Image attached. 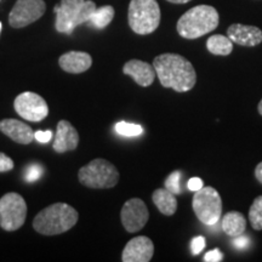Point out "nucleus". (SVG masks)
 I'll list each match as a JSON object with an SVG mask.
<instances>
[{
  "label": "nucleus",
  "mask_w": 262,
  "mask_h": 262,
  "mask_svg": "<svg viewBox=\"0 0 262 262\" xmlns=\"http://www.w3.org/2000/svg\"><path fill=\"white\" fill-rule=\"evenodd\" d=\"M258 113H260L261 114V116H262V100L260 101V102H258Z\"/></svg>",
  "instance_id": "72a5a7b5"
},
{
  "label": "nucleus",
  "mask_w": 262,
  "mask_h": 262,
  "mask_svg": "<svg viewBox=\"0 0 262 262\" xmlns=\"http://www.w3.org/2000/svg\"><path fill=\"white\" fill-rule=\"evenodd\" d=\"M0 31H2V22H0Z\"/></svg>",
  "instance_id": "f704fd0d"
},
{
  "label": "nucleus",
  "mask_w": 262,
  "mask_h": 262,
  "mask_svg": "<svg viewBox=\"0 0 262 262\" xmlns=\"http://www.w3.org/2000/svg\"><path fill=\"white\" fill-rule=\"evenodd\" d=\"M222 231L225 232L228 237L235 238L242 235L247 228V220L243 214L238 211H229L222 217L221 221Z\"/></svg>",
  "instance_id": "a211bd4d"
},
{
  "label": "nucleus",
  "mask_w": 262,
  "mask_h": 262,
  "mask_svg": "<svg viewBox=\"0 0 262 262\" xmlns=\"http://www.w3.org/2000/svg\"><path fill=\"white\" fill-rule=\"evenodd\" d=\"M27 217V204L18 193H6L0 198V227L4 231H17Z\"/></svg>",
  "instance_id": "6e6552de"
},
{
  "label": "nucleus",
  "mask_w": 262,
  "mask_h": 262,
  "mask_svg": "<svg viewBox=\"0 0 262 262\" xmlns=\"http://www.w3.org/2000/svg\"><path fill=\"white\" fill-rule=\"evenodd\" d=\"M255 178H256L257 181L262 185V162L258 164L256 169H255Z\"/></svg>",
  "instance_id": "2f4dec72"
},
{
  "label": "nucleus",
  "mask_w": 262,
  "mask_h": 262,
  "mask_svg": "<svg viewBox=\"0 0 262 262\" xmlns=\"http://www.w3.org/2000/svg\"><path fill=\"white\" fill-rule=\"evenodd\" d=\"M78 179L85 187L95 189L112 188L119 181V172L112 163L97 158L80 168Z\"/></svg>",
  "instance_id": "423d86ee"
},
{
  "label": "nucleus",
  "mask_w": 262,
  "mask_h": 262,
  "mask_svg": "<svg viewBox=\"0 0 262 262\" xmlns=\"http://www.w3.org/2000/svg\"><path fill=\"white\" fill-rule=\"evenodd\" d=\"M249 244H250V242H249V238L243 237V234L235 237V239L233 241V245L237 249H245V248L249 247Z\"/></svg>",
  "instance_id": "7c9ffc66"
},
{
  "label": "nucleus",
  "mask_w": 262,
  "mask_h": 262,
  "mask_svg": "<svg viewBox=\"0 0 262 262\" xmlns=\"http://www.w3.org/2000/svg\"><path fill=\"white\" fill-rule=\"evenodd\" d=\"M227 37L242 47H256L262 42V31L255 26L234 24L228 27Z\"/></svg>",
  "instance_id": "ddd939ff"
},
{
  "label": "nucleus",
  "mask_w": 262,
  "mask_h": 262,
  "mask_svg": "<svg viewBox=\"0 0 262 262\" xmlns=\"http://www.w3.org/2000/svg\"><path fill=\"white\" fill-rule=\"evenodd\" d=\"M124 74L130 75L136 84L140 86L147 88L150 86L155 81L156 71L152 64L147 63L141 60H130L127 61L123 67Z\"/></svg>",
  "instance_id": "dca6fc26"
},
{
  "label": "nucleus",
  "mask_w": 262,
  "mask_h": 262,
  "mask_svg": "<svg viewBox=\"0 0 262 262\" xmlns=\"http://www.w3.org/2000/svg\"><path fill=\"white\" fill-rule=\"evenodd\" d=\"M187 187L189 191L196 192L203 187V181L199 178H192L187 183Z\"/></svg>",
  "instance_id": "c756f323"
},
{
  "label": "nucleus",
  "mask_w": 262,
  "mask_h": 262,
  "mask_svg": "<svg viewBox=\"0 0 262 262\" xmlns=\"http://www.w3.org/2000/svg\"><path fill=\"white\" fill-rule=\"evenodd\" d=\"M47 11L44 0H17L9 14V25L12 28H24L38 21Z\"/></svg>",
  "instance_id": "1a4fd4ad"
},
{
  "label": "nucleus",
  "mask_w": 262,
  "mask_h": 262,
  "mask_svg": "<svg viewBox=\"0 0 262 262\" xmlns=\"http://www.w3.org/2000/svg\"><path fill=\"white\" fill-rule=\"evenodd\" d=\"M127 19L130 28L136 34L153 33L160 24V8L157 0H131Z\"/></svg>",
  "instance_id": "39448f33"
},
{
  "label": "nucleus",
  "mask_w": 262,
  "mask_h": 262,
  "mask_svg": "<svg viewBox=\"0 0 262 262\" xmlns=\"http://www.w3.org/2000/svg\"><path fill=\"white\" fill-rule=\"evenodd\" d=\"M180 181H181V172L173 171L165 180V188L172 192L173 194H180L182 192Z\"/></svg>",
  "instance_id": "b1692460"
},
{
  "label": "nucleus",
  "mask_w": 262,
  "mask_h": 262,
  "mask_svg": "<svg viewBox=\"0 0 262 262\" xmlns=\"http://www.w3.org/2000/svg\"><path fill=\"white\" fill-rule=\"evenodd\" d=\"M155 254V245L148 237L140 235L125 245L122 254L123 262H148Z\"/></svg>",
  "instance_id": "f8f14e48"
},
{
  "label": "nucleus",
  "mask_w": 262,
  "mask_h": 262,
  "mask_svg": "<svg viewBox=\"0 0 262 262\" xmlns=\"http://www.w3.org/2000/svg\"><path fill=\"white\" fill-rule=\"evenodd\" d=\"M169 3H172V4H186V3L191 2V0H168Z\"/></svg>",
  "instance_id": "473e14b6"
},
{
  "label": "nucleus",
  "mask_w": 262,
  "mask_h": 262,
  "mask_svg": "<svg viewBox=\"0 0 262 262\" xmlns=\"http://www.w3.org/2000/svg\"><path fill=\"white\" fill-rule=\"evenodd\" d=\"M14 107L16 113L28 122H41L48 117L49 106L40 95L25 91L15 98Z\"/></svg>",
  "instance_id": "9d476101"
},
{
  "label": "nucleus",
  "mask_w": 262,
  "mask_h": 262,
  "mask_svg": "<svg viewBox=\"0 0 262 262\" xmlns=\"http://www.w3.org/2000/svg\"><path fill=\"white\" fill-rule=\"evenodd\" d=\"M249 220L253 226L254 229L261 231L262 229V195H258L255 198L253 204L249 210Z\"/></svg>",
  "instance_id": "4be33fe9"
},
{
  "label": "nucleus",
  "mask_w": 262,
  "mask_h": 262,
  "mask_svg": "<svg viewBox=\"0 0 262 262\" xmlns=\"http://www.w3.org/2000/svg\"><path fill=\"white\" fill-rule=\"evenodd\" d=\"M52 137V131L47 130V131H42V130H38L34 131V139L38 141V142L41 143H47L49 141L51 140Z\"/></svg>",
  "instance_id": "c85d7f7f"
},
{
  "label": "nucleus",
  "mask_w": 262,
  "mask_h": 262,
  "mask_svg": "<svg viewBox=\"0 0 262 262\" xmlns=\"http://www.w3.org/2000/svg\"><path fill=\"white\" fill-rule=\"evenodd\" d=\"M78 211L66 203H55L42 209L33 220V228L44 235H56L73 228L78 222Z\"/></svg>",
  "instance_id": "f03ea898"
},
{
  "label": "nucleus",
  "mask_w": 262,
  "mask_h": 262,
  "mask_svg": "<svg viewBox=\"0 0 262 262\" xmlns=\"http://www.w3.org/2000/svg\"><path fill=\"white\" fill-rule=\"evenodd\" d=\"M120 219L126 232L136 233L148 222L149 212L142 199L131 198L123 205Z\"/></svg>",
  "instance_id": "9b49d317"
},
{
  "label": "nucleus",
  "mask_w": 262,
  "mask_h": 262,
  "mask_svg": "<svg viewBox=\"0 0 262 262\" xmlns=\"http://www.w3.org/2000/svg\"><path fill=\"white\" fill-rule=\"evenodd\" d=\"M79 145V134L75 127L67 120H60L57 124L56 136L54 141V149L57 153L74 150Z\"/></svg>",
  "instance_id": "4468645a"
},
{
  "label": "nucleus",
  "mask_w": 262,
  "mask_h": 262,
  "mask_svg": "<svg viewBox=\"0 0 262 262\" xmlns=\"http://www.w3.org/2000/svg\"><path fill=\"white\" fill-rule=\"evenodd\" d=\"M152 199L158 210L165 216H171L178 210V199L175 194L166 188L156 189Z\"/></svg>",
  "instance_id": "6ab92c4d"
},
{
  "label": "nucleus",
  "mask_w": 262,
  "mask_h": 262,
  "mask_svg": "<svg viewBox=\"0 0 262 262\" xmlns=\"http://www.w3.org/2000/svg\"><path fill=\"white\" fill-rule=\"evenodd\" d=\"M14 169V160L0 152V172H6Z\"/></svg>",
  "instance_id": "a878e982"
},
{
  "label": "nucleus",
  "mask_w": 262,
  "mask_h": 262,
  "mask_svg": "<svg viewBox=\"0 0 262 262\" xmlns=\"http://www.w3.org/2000/svg\"><path fill=\"white\" fill-rule=\"evenodd\" d=\"M156 74L164 88H170L178 93L193 89L196 73L191 62L178 54H162L153 61Z\"/></svg>",
  "instance_id": "f257e3e1"
},
{
  "label": "nucleus",
  "mask_w": 262,
  "mask_h": 262,
  "mask_svg": "<svg viewBox=\"0 0 262 262\" xmlns=\"http://www.w3.org/2000/svg\"><path fill=\"white\" fill-rule=\"evenodd\" d=\"M0 131L15 142L29 145L34 141V131L28 124L18 122L17 119H3L0 122Z\"/></svg>",
  "instance_id": "2eb2a0df"
},
{
  "label": "nucleus",
  "mask_w": 262,
  "mask_h": 262,
  "mask_svg": "<svg viewBox=\"0 0 262 262\" xmlns=\"http://www.w3.org/2000/svg\"><path fill=\"white\" fill-rule=\"evenodd\" d=\"M192 206L199 221L206 226H214L221 219L222 201L215 188L203 186L199 191L194 192Z\"/></svg>",
  "instance_id": "0eeeda50"
},
{
  "label": "nucleus",
  "mask_w": 262,
  "mask_h": 262,
  "mask_svg": "<svg viewBox=\"0 0 262 262\" xmlns=\"http://www.w3.org/2000/svg\"><path fill=\"white\" fill-rule=\"evenodd\" d=\"M96 9V4L91 0H61L60 5L54 8L56 31L62 34H72L78 26L88 24Z\"/></svg>",
  "instance_id": "20e7f679"
},
{
  "label": "nucleus",
  "mask_w": 262,
  "mask_h": 262,
  "mask_svg": "<svg viewBox=\"0 0 262 262\" xmlns=\"http://www.w3.org/2000/svg\"><path fill=\"white\" fill-rule=\"evenodd\" d=\"M60 67L67 73L80 74L86 72L93 64V58L88 52L68 51L58 60Z\"/></svg>",
  "instance_id": "f3484780"
},
{
  "label": "nucleus",
  "mask_w": 262,
  "mask_h": 262,
  "mask_svg": "<svg viewBox=\"0 0 262 262\" xmlns=\"http://www.w3.org/2000/svg\"><path fill=\"white\" fill-rule=\"evenodd\" d=\"M224 260V255L219 249H214V250L209 251V253L205 254L204 261L205 262H220Z\"/></svg>",
  "instance_id": "cd10ccee"
},
{
  "label": "nucleus",
  "mask_w": 262,
  "mask_h": 262,
  "mask_svg": "<svg viewBox=\"0 0 262 262\" xmlns=\"http://www.w3.org/2000/svg\"><path fill=\"white\" fill-rule=\"evenodd\" d=\"M206 48L217 56H228L233 51V41L225 35L215 34L206 40Z\"/></svg>",
  "instance_id": "aec40b11"
},
{
  "label": "nucleus",
  "mask_w": 262,
  "mask_h": 262,
  "mask_svg": "<svg viewBox=\"0 0 262 262\" xmlns=\"http://www.w3.org/2000/svg\"><path fill=\"white\" fill-rule=\"evenodd\" d=\"M116 131L119 135L126 136V137H133V136H139L142 134V126L137 125V124H131L126 122H119L116 125Z\"/></svg>",
  "instance_id": "5701e85b"
},
{
  "label": "nucleus",
  "mask_w": 262,
  "mask_h": 262,
  "mask_svg": "<svg viewBox=\"0 0 262 262\" xmlns=\"http://www.w3.org/2000/svg\"><path fill=\"white\" fill-rule=\"evenodd\" d=\"M42 172V168L39 164H31L28 166L27 170H26V181L27 182H34L39 180V178L41 176Z\"/></svg>",
  "instance_id": "393cba45"
},
{
  "label": "nucleus",
  "mask_w": 262,
  "mask_h": 262,
  "mask_svg": "<svg viewBox=\"0 0 262 262\" xmlns=\"http://www.w3.org/2000/svg\"><path fill=\"white\" fill-rule=\"evenodd\" d=\"M220 16L210 5H198L189 9L178 21L179 34L186 39H196L217 28Z\"/></svg>",
  "instance_id": "7ed1b4c3"
},
{
  "label": "nucleus",
  "mask_w": 262,
  "mask_h": 262,
  "mask_svg": "<svg viewBox=\"0 0 262 262\" xmlns=\"http://www.w3.org/2000/svg\"><path fill=\"white\" fill-rule=\"evenodd\" d=\"M114 14H116V11H114L113 6H101V8L95 10L94 14L91 15L89 21H88V24L97 29H103L112 22Z\"/></svg>",
  "instance_id": "412c9836"
},
{
  "label": "nucleus",
  "mask_w": 262,
  "mask_h": 262,
  "mask_svg": "<svg viewBox=\"0 0 262 262\" xmlns=\"http://www.w3.org/2000/svg\"><path fill=\"white\" fill-rule=\"evenodd\" d=\"M205 239L204 237H195L192 241V253L194 255L201 254L205 248Z\"/></svg>",
  "instance_id": "bb28decb"
}]
</instances>
